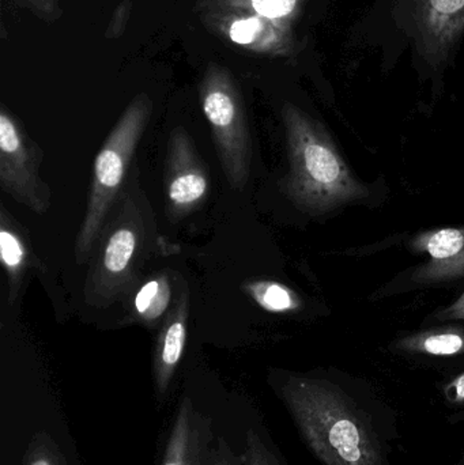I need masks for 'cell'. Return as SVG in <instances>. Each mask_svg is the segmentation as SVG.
Masks as SVG:
<instances>
[{
	"label": "cell",
	"instance_id": "obj_1",
	"mask_svg": "<svg viewBox=\"0 0 464 465\" xmlns=\"http://www.w3.org/2000/svg\"><path fill=\"white\" fill-rule=\"evenodd\" d=\"M278 393L308 448L324 465H386L368 415L337 385L291 374Z\"/></svg>",
	"mask_w": 464,
	"mask_h": 465
},
{
	"label": "cell",
	"instance_id": "obj_2",
	"mask_svg": "<svg viewBox=\"0 0 464 465\" xmlns=\"http://www.w3.org/2000/svg\"><path fill=\"white\" fill-rule=\"evenodd\" d=\"M282 120L289 154L282 191L300 210L321 214L367 195L316 120L289 103L283 105Z\"/></svg>",
	"mask_w": 464,
	"mask_h": 465
},
{
	"label": "cell",
	"instance_id": "obj_3",
	"mask_svg": "<svg viewBox=\"0 0 464 465\" xmlns=\"http://www.w3.org/2000/svg\"><path fill=\"white\" fill-rule=\"evenodd\" d=\"M149 95H136L106 136L94 161L89 203L75 241L76 262H84L103 232L106 215L122 188L125 172L152 116Z\"/></svg>",
	"mask_w": 464,
	"mask_h": 465
},
{
	"label": "cell",
	"instance_id": "obj_4",
	"mask_svg": "<svg viewBox=\"0 0 464 465\" xmlns=\"http://www.w3.org/2000/svg\"><path fill=\"white\" fill-rule=\"evenodd\" d=\"M199 97L226 180L233 190H244L252 147L244 100L233 74L222 64L210 63L199 84Z\"/></svg>",
	"mask_w": 464,
	"mask_h": 465
},
{
	"label": "cell",
	"instance_id": "obj_5",
	"mask_svg": "<svg viewBox=\"0 0 464 465\" xmlns=\"http://www.w3.org/2000/svg\"><path fill=\"white\" fill-rule=\"evenodd\" d=\"M146 229L141 210L133 199L125 196L122 214L106 237L97 262L86 282V301L90 305L114 302L133 283V260L144 243Z\"/></svg>",
	"mask_w": 464,
	"mask_h": 465
},
{
	"label": "cell",
	"instance_id": "obj_6",
	"mask_svg": "<svg viewBox=\"0 0 464 465\" xmlns=\"http://www.w3.org/2000/svg\"><path fill=\"white\" fill-rule=\"evenodd\" d=\"M41 160L38 147L27 138L15 117L2 106L0 187L18 203L40 215L45 214L51 206L48 185L38 176Z\"/></svg>",
	"mask_w": 464,
	"mask_h": 465
},
{
	"label": "cell",
	"instance_id": "obj_7",
	"mask_svg": "<svg viewBox=\"0 0 464 465\" xmlns=\"http://www.w3.org/2000/svg\"><path fill=\"white\" fill-rule=\"evenodd\" d=\"M202 24L212 35L240 51L256 56L282 59L299 51L294 27L285 26L258 14L239 10L199 13Z\"/></svg>",
	"mask_w": 464,
	"mask_h": 465
},
{
	"label": "cell",
	"instance_id": "obj_8",
	"mask_svg": "<svg viewBox=\"0 0 464 465\" xmlns=\"http://www.w3.org/2000/svg\"><path fill=\"white\" fill-rule=\"evenodd\" d=\"M166 157V210L169 218L177 221L193 212L206 198L209 169L183 127L172 131Z\"/></svg>",
	"mask_w": 464,
	"mask_h": 465
},
{
	"label": "cell",
	"instance_id": "obj_9",
	"mask_svg": "<svg viewBox=\"0 0 464 465\" xmlns=\"http://www.w3.org/2000/svg\"><path fill=\"white\" fill-rule=\"evenodd\" d=\"M410 19L420 52L427 59H449L464 33V0H410Z\"/></svg>",
	"mask_w": 464,
	"mask_h": 465
},
{
	"label": "cell",
	"instance_id": "obj_10",
	"mask_svg": "<svg viewBox=\"0 0 464 465\" xmlns=\"http://www.w3.org/2000/svg\"><path fill=\"white\" fill-rule=\"evenodd\" d=\"M212 448V420L185 396L177 410L161 465H210Z\"/></svg>",
	"mask_w": 464,
	"mask_h": 465
},
{
	"label": "cell",
	"instance_id": "obj_11",
	"mask_svg": "<svg viewBox=\"0 0 464 465\" xmlns=\"http://www.w3.org/2000/svg\"><path fill=\"white\" fill-rule=\"evenodd\" d=\"M188 303H190L188 290L183 289L176 306L166 317L163 332L158 336L154 357H153V376H154L155 390L160 399H165L177 366L184 354L188 312H190Z\"/></svg>",
	"mask_w": 464,
	"mask_h": 465
},
{
	"label": "cell",
	"instance_id": "obj_12",
	"mask_svg": "<svg viewBox=\"0 0 464 465\" xmlns=\"http://www.w3.org/2000/svg\"><path fill=\"white\" fill-rule=\"evenodd\" d=\"M414 246L429 254L430 262L417 272L419 281H441L464 275V229L425 232Z\"/></svg>",
	"mask_w": 464,
	"mask_h": 465
},
{
	"label": "cell",
	"instance_id": "obj_13",
	"mask_svg": "<svg viewBox=\"0 0 464 465\" xmlns=\"http://www.w3.org/2000/svg\"><path fill=\"white\" fill-rule=\"evenodd\" d=\"M311 0H198L196 13L239 10L258 14L285 26L294 27Z\"/></svg>",
	"mask_w": 464,
	"mask_h": 465
},
{
	"label": "cell",
	"instance_id": "obj_14",
	"mask_svg": "<svg viewBox=\"0 0 464 465\" xmlns=\"http://www.w3.org/2000/svg\"><path fill=\"white\" fill-rule=\"evenodd\" d=\"M0 256L8 279V302H15L21 290L25 268H26L27 252L24 238L16 231L7 212L2 209L0 215Z\"/></svg>",
	"mask_w": 464,
	"mask_h": 465
},
{
	"label": "cell",
	"instance_id": "obj_15",
	"mask_svg": "<svg viewBox=\"0 0 464 465\" xmlns=\"http://www.w3.org/2000/svg\"><path fill=\"white\" fill-rule=\"evenodd\" d=\"M172 287L166 275H160L143 284L135 297V311L147 324L158 322L168 311Z\"/></svg>",
	"mask_w": 464,
	"mask_h": 465
},
{
	"label": "cell",
	"instance_id": "obj_16",
	"mask_svg": "<svg viewBox=\"0 0 464 465\" xmlns=\"http://www.w3.org/2000/svg\"><path fill=\"white\" fill-rule=\"evenodd\" d=\"M245 290L261 308L274 313L296 311L300 306L299 297L277 282H252Z\"/></svg>",
	"mask_w": 464,
	"mask_h": 465
},
{
	"label": "cell",
	"instance_id": "obj_17",
	"mask_svg": "<svg viewBox=\"0 0 464 465\" xmlns=\"http://www.w3.org/2000/svg\"><path fill=\"white\" fill-rule=\"evenodd\" d=\"M410 347L430 355H455L464 350V338L459 333L444 332L425 336L420 341H411Z\"/></svg>",
	"mask_w": 464,
	"mask_h": 465
},
{
	"label": "cell",
	"instance_id": "obj_18",
	"mask_svg": "<svg viewBox=\"0 0 464 465\" xmlns=\"http://www.w3.org/2000/svg\"><path fill=\"white\" fill-rule=\"evenodd\" d=\"M25 465H67L59 448L45 434H38L27 448Z\"/></svg>",
	"mask_w": 464,
	"mask_h": 465
},
{
	"label": "cell",
	"instance_id": "obj_19",
	"mask_svg": "<svg viewBox=\"0 0 464 465\" xmlns=\"http://www.w3.org/2000/svg\"><path fill=\"white\" fill-rule=\"evenodd\" d=\"M242 458V465H281L275 453L255 430H248Z\"/></svg>",
	"mask_w": 464,
	"mask_h": 465
},
{
	"label": "cell",
	"instance_id": "obj_20",
	"mask_svg": "<svg viewBox=\"0 0 464 465\" xmlns=\"http://www.w3.org/2000/svg\"><path fill=\"white\" fill-rule=\"evenodd\" d=\"M25 10L43 22H56L63 16L62 0H16Z\"/></svg>",
	"mask_w": 464,
	"mask_h": 465
},
{
	"label": "cell",
	"instance_id": "obj_21",
	"mask_svg": "<svg viewBox=\"0 0 464 465\" xmlns=\"http://www.w3.org/2000/svg\"><path fill=\"white\" fill-rule=\"evenodd\" d=\"M131 14H133V3H131V0H123L117 5L108 26H106L105 37L109 38V40H117V38L122 37L124 35L125 29H127Z\"/></svg>",
	"mask_w": 464,
	"mask_h": 465
},
{
	"label": "cell",
	"instance_id": "obj_22",
	"mask_svg": "<svg viewBox=\"0 0 464 465\" xmlns=\"http://www.w3.org/2000/svg\"><path fill=\"white\" fill-rule=\"evenodd\" d=\"M210 465H242V458L234 453L225 440L218 439L217 444L212 448Z\"/></svg>",
	"mask_w": 464,
	"mask_h": 465
},
{
	"label": "cell",
	"instance_id": "obj_23",
	"mask_svg": "<svg viewBox=\"0 0 464 465\" xmlns=\"http://www.w3.org/2000/svg\"><path fill=\"white\" fill-rule=\"evenodd\" d=\"M447 393L452 401H464V373L449 385Z\"/></svg>",
	"mask_w": 464,
	"mask_h": 465
},
{
	"label": "cell",
	"instance_id": "obj_24",
	"mask_svg": "<svg viewBox=\"0 0 464 465\" xmlns=\"http://www.w3.org/2000/svg\"><path fill=\"white\" fill-rule=\"evenodd\" d=\"M447 316L452 317V319H462L464 320V292L462 297L446 312Z\"/></svg>",
	"mask_w": 464,
	"mask_h": 465
}]
</instances>
